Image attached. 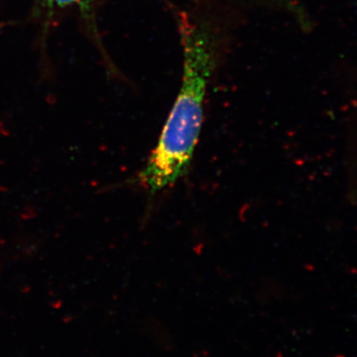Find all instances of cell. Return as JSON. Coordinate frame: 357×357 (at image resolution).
Wrapping results in <instances>:
<instances>
[{"label": "cell", "mask_w": 357, "mask_h": 357, "mask_svg": "<svg viewBox=\"0 0 357 357\" xmlns=\"http://www.w3.org/2000/svg\"><path fill=\"white\" fill-rule=\"evenodd\" d=\"M183 74L180 91L158 144L140 173L142 185L156 194L185 175L204 121L206 89L215 66V40L204 25L180 16Z\"/></svg>", "instance_id": "6da1fadb"}, {"label": "cell", "mask_w": 357, "mask_h": 357, "mask_svg": "<svg viewBox=\"0 0 357 357\" xmlns=\"http://www.w3.org/2000/svg\"><path fill=\"white\" fill-rule=\"evenodd\" d=\"M98 0H38L39 6L47 14L57 13L68 8H76L84 15H91Z\"/></svg>", "instance_id": "7a4b0ae2"}]
</instances>
